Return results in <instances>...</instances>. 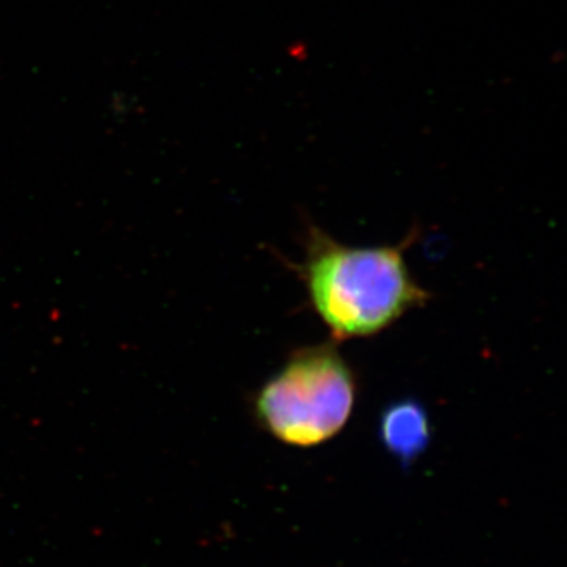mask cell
<instances>
[{
  "label": "cell",
  "mask_w": 567,
  "mask_h": 567,
  "mask_svg": "<svg viewBox=\"0 0 567 567\" xmlns=\"http://www.w3.org/2000/svg\"><path fill=\"white\" fill-rule=\"evenodd\" d=\"M357 391L353 369L334 344L303 347L257 391L252 412L286 445H322L349 423Z\"/></svg>",
  "instance_id": "7a4b0ae2"
},
{
  "label": "cell",
  "mask_w": 567,
  "mask_h": 567,
  "mask_svg": "<svg viewBox=\"0 0 567 567\" xmlns=\"http://www.w3.org/2000/svg\"><path fill=\"white\" fill-rule=\"evenodd\" d=\"M413 240L415 234L395 246H347L309 227L306 256L295 270L334 342L382 333L427 303L431 297L405 262Z\"/></svg>",
  "instance_id": "6da1fadb"
},
{
  "label": "cell",
  "mask_w": 567,
  "mask_h": 567,
  "mask_svg": "<svg viewBox=\"0 0 567 567\" xmlns=\"http://www.w3.org/2000/svg\"><path fill=\"white\" fill-rule=\"evenodd\" d=\"M431 420L415 399H402L388 405L380 416L379 439L402 465L416 461L431 443Z\"/></svg>",
  "instance_id": "3957f363"
}]
</instances>
